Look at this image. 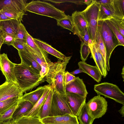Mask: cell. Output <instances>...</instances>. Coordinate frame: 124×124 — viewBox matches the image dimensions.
Wrapping results in <instances>:
<instances>
[{"mask_svg": "<svg viewBox=\"0 0 124 124\" xmlns=\"http://www.w3.org/2000/svg\"><path fill=\"white\" fill-rule=\"evenodd\" d=\"M78 65L84 73L90 76L97 82L99 83L101 81L102 76L99 70L96 66L91 65L82 61L79 62Z\"/></svg>", "mask_w": 124, "mask_h": 124, "instance_id": "16", "label": "cell"}, {"mask_svg": "<svg viewBox=\"0 0 124 124\" xmlns=\"http://www.w3.org/2000/svg\"><path fill=\"white\" fill-rule=\"evenodd\" d=\"M20 22L13 19L1 21L0 22V28L3 32L15 37Z\"/></svg>", "mask_w": 124, "mask_h": 124, "instance_id": "21", "label": "cell"}, {"mask_svg": "<svg viewBox=\"0 0 124 124\" xmlns=\"http://www.w3.org/2000/svg\"><path fill=\"white\" fill-rule=\"evenodd\" d=\"M100 4L96 0H93L90 5L81 11L86 22L90 38L93 42H95L96 39Z\"/></svg>", "mask_w": 124, "mask_h": 124, "instance_id": "4", "label": "cell"}, {"mask_svg": "<svg viewBox=\"0 0 124 124\" xmlns=\"http://www.w3.org/2000/svg\"><path fill=\"white\" fill-rule=\"evenodd\" d=\"M97 27L104 44L107 55L110 59L115 48L121 46L116 37L104 21H98Z\"/></svg>", "mask_w": 124, "mask_h": 124, "instance_id": "5", "label": "cell"}, {"mask_svg": "<svg viewBox=\"0 0 124 124\" xmlns=\"http://www.w3.org/2000/svg\"><path fill=\"white\" fill-rule=\"evenodd\" d=\"M80 53L82 61L85 62L91 53V51L88 45L82 41H81Z\"/></svg>", "mask_w": 124, "mask_h": 124, "instance_id": "37", "label": "cell"}, {"mask_svg": "<svg viewBox=\"0 0 124 124\" xmlns=\"http://www.w3.org/2000/svg\"><path fill=\"white\" fill-rule=\"evenodd\" d=\"M0 124H13L10 121L5 122H0Z\"/></svg>", "mask_w": 124, "mask_h": 124, "instance_id": "51", "label": "cell"}, {"mask_svg": "<svg viewBox=\"0 0 124 124\" xmlns=\"http://www.w3.org/2000/svg\"><path fill=\"white\" fill-rule=\"evenodd\" d=\"M26 44V43L21 40L15 39L12 46L18 51H22L24 49Z\"/></svg>", "mask_w": 124, "mask_h": 124, "instance_id": "43", "label": "cell"}, {"mask_svg": "<svg viewBox=\"0 0 124 124\" xmlns=\"http://www.w3.org/2000/svg\"><path fill=\"white\" fill-rule=\"evenodd\" d=\"M3 32V44H5L8 46L12 45L13 42L15 39V37L11 35Z\"/></svg>", "mask_w": 124, "mask_h": 124, "instance_id": "42", "label": "cell"}, {"mask_svg": "<svg viewBox=\"0 0 124 124\" xmlns=\"http://www.w3.org/2000/svg\"><path fill=\"white\" fill-rule=\"evenodd\" d=\"M26 11L48 16L58 21L66 16L64 12L50 3L40 0H32L26 3Z\"/></svg>", "mask_w": 124, "mask_h": 124, "instance_id": "3", "label": "cell"}, {"mask_svg": "<svg viewBox=\"0 0 124 124\" xmlns=\"http://www.w3.org/2000/svg\"><path fill=\"white\" fill-rule=\"evenodd\" d=\"M23 93L17 83L6 81L0 85V102L16 97H22Z\"/></svg>", "mask_w": 124, "mask_h": 124, "instance_id": "9", "label": "cell"}, {"mask_svg": "<svg viewBox=\"0 0 124 124\" xmlns=\"http://www.w3.org/2000/svg\"><path fill=\"white\" fill-rule=\"evenodd\" d=\"M94 89L98 95H103L124 104V94L116 85L104 82L95 85Z\"/></svg>", "mask_w": 124, "mask_h": 124, "instance_id": "6", "label": "cell"}, {"mask_svg": "<svg viewBox=\"0 0 124 124\" xmlns=\"http://www.w3.org/2000/svg\"><path fill=\"white\" fill-rule=\"evenodd\" d=\"M86 109L89 115L94 119L101 117L107 112V102L100 95L94 96L86 103Z\"/></svg>", "mask_w": 124, "mask_h": 124, "instance_id": "8", "label": "cell"}, {"mask_svg": "<svg viewBox=\"0 0 124 124\" xmlns=\"http://www.w3.org/2000/svg\"><path fill=\"white\" fill-rule=\"evenodd\" d=\"M93 0H82V2L83 4L87 5L88 6L90 5L92 2Z\"/></svg>", "mask_w": 124, "mask_h": 124, "instance_id": "49", "label": "cell"}, {"mask_svg": "<svg viewBox=\"0 0 124 124\" xmlns=\"http://www.w3.org/2000/svg\"><path fill=\"white\" fill-rule=\"evenodd\" d=\"M53 93V91L51 87L47 98L41 109L39 117L40 119L49 116L51 110Z\"/></svg>", "mask_w": 124, "mask_h": 124, "instance_id": "28", "label": "cell"}, {"mask_svg": "<svg viewBox=\"0 0 124 124\" xmlns=\"http://www.w3.org/2000/svg\"><path fill=\"white\" fill-rule=\"evenodd\" d=\"M104 21L116 37L121 45L124 46V37L109 20H107Z\"/></svg>", "mask_w": 124, "mask_h": 124, "instance_id": "36", "label": "cell"}, {"mask_svg": "<svg viewBox=\"0 0 124 124\" xmlns=\"http://www.w3.org/2000/svg\"><path fill=\"white\" fill-rule=\"evenodd\" d=\"M2 44H0V49H1V47L2 46Z\"/></svg>", "mask_w": 124, "mask_h": 124, "instance_id": "53", "label": "cell"}, {"mask_svg": "<svg viewBox=\"0 0 124 124\" xmlns=\"http://www.w3.org/2000/svg\"><path fill=\"white\" fill-rule=\"evenodd\" d=\"M97 44L100 52L104 59L107 71L110 70L109 59L108 58L104 45L100 31L97 27L95 41Z\"/></svg>", "mask_w": 124, "mask_h": 124, "instance_id": "25", "label": "cell"}, {"mask_svg": "<svg viewBox=\"0 0 124 124\" xmlns=\"http://www.w3.org/2000/svg\"><path fill=\"white\" fill-rule=\"evenodd\" d=\"M21 62L26 64L40 74L41 70L40 66L26 49L18 51Z\"/></svg>", "mask_w": 124, "mask_h": 124, "instance_id": "14", "label": "cell"}, {"mask_svg": "<svg viewBox=\"0 0 124 124\" xmlns=\"http://www.w3.org/2000/svg\"><path fill=\"white\" fill-rule=\"evenodd\" d=\"M26 41L27 45L32 49L41 58L48 62L51 61L48 57V53L40 48L34 41L33 38L28 33H26Z\"/></svg>", "mask_w": 124, "mask_h": 124, "instance_id": "22", "label": "cell"}, {"mask_svg": "<svg viewBox=\"0 0 124 124\" xmlns=\"http://www.w3.org/2000/svg\"><path fill=\"white\" fill-rule=\"evenodd\" d=\"M44 124H79L77 117L69 114L40 119Z\"/></svg>", "mask_w": 124, "mask_h": 124, "instance_id": "12", "label": "cell"}, {"mask_svg": "<svg viewBox=\"0 0 124 124\" xmlns=\"http://www.w3.org/2000/svg\"><path fill=\"white\" fill-rule=\"evenodd\" d=\"M66 92L73 93L86 97L88 94L86 86L83 79L76 77L74 80L66 86Z\"/></svg>", "mask_w": 124, "mask_h": 124, "instance_id": "13", "label": "cell"}, {"mask_svg": "<svg viewBox=\"0 0 124 124\" xmlns=\"http://www.w3.org/2000/svg\"><path fill=\"white\" fill-rule=\"evenodd\" d=\"M26 0H0V10L4 7H8L25 13Z\"/></svg>", "mask_w": 124, "mask_h": 124, "instance_id": "19", "label": "cell"}, {"mask_svg": "<svg viewBox=\"0 0 124 124\" xmlns=\"http://www.w3.org/2000/svg\"><path fill=\"white\" fill-rule=\"evenodd\" d=\"M19 101L3 113L0 114V122H5L11 120L13 113L17 108Z\"/></svg>", "mask_w": 124, "mask_h": 124, "instance_id": "35", "label": "cell"}, {"mask_svg": "<svg viewBox=\"0 0 124 124\" xmlns=\"http://www.w3.org/2000/svg\"><path fill=\"white\" fill-rule=\"evenodd\" d=\"M78 36L81 41H82L88 45L89 40L90 39L87 27Z\"/></svg>", "mask_w": 124, "mask_h": 124, "instance_id": "41", "label": "cell"}, {"mask_svg": "<svg viewBox=\"0 0 124 124\" xmlns=\"http://www.w3.org/2000/svg\"><path fill=\"white\" fill-rule=\"evenodd\" d=\"M15 63L8 59L7 54L5 53L0 55V70L4 76L6 81L17 83L14 73Z\"/></svg>", "mask_w": 124, "mask_h": 124, "instance_id": "10", "label": "cell"}, {"mask_svg": "<svg viewBox=\"0 0 124 124\" xmlns=\"http://www.w3.org/2000/svg\"><path fill=\"white\" fill-rule=\"evenodd\" d=\"M66 114L75 116L68 105L66 94L60 93L53 91L49 116H61Z\"/></svg>", "mask_w": 124, "mask_h": 124, "instance_id": "7", "label": "cell"}, {"mask_svg": "<svg viewBox=\"0 0 124 124\" xmlns=\"http://www.w3.org/2000/svg\"><path fill=\"white\" fill-rule=\"evenodd\" d=\"M11 19L3 14L0 11V22Z\"/></svg>", "mask_w": 124, "mask_h": 124, "instance_id": "46", "label": "cell"}, {"mask_svg": "<svg viewBox=\"0 0 124 124\" xmlns=\"http://www.w3.org/2000/svg\"><path fill=\"white\" fill-rule=\"evenodd\" d=\"M114 12L113 2L111 5H104L100 4L98 21L105 20L113 17Z\"/></svg>", "mask_w": 124, "mask_h": 124, "instance_id": "26", "label": "cell"}, {"mask_svg": "<svg viewBox=\"0 0 124 124\" xmlns=\"http://www.w3.org/2000/svg\"><path fill=\"white\" fill-rule=\"evenodd\" d=\"M25 27L21 23H20L18 29L15 35V38L26 43V36L27 32Z\"/></svg>", "mask_w": 124, "mask_h": 124, "instance_id": "38", "label": "cell"}, {"mask_svg": "<svg viewBox=\"0 0 124 124\" xmlns=\"http://www.w3.org/2000/svg\"><path fill=\"white\" fill-rule=\"evenodd\" d=\"M57 25L62 28L68 30L75 34L71 16L66 15L64 18L57 21Z\"/></svg>", "mask_w": 124, "mask_h": 124, "instance_id": "32", "label": "cell"}, {"mask_svg": "<svg viewBox=\"0 0 124 124\" xmlns=\"http://www.w3.org/2000/svg\"><path fill=\"white\" fill-rule=\"evenodd\" d=\"M121 75H122V77L123 79V81H124V66H123V68L122 69V72L121 73Z\"/></svg>", "mask_w": 124, "mask_h": 124, "instance_id": "52", "label": "cell"}, {"mask_svg": "<svg viewBox=\"0 0 124 124\" xmlns=\"http://www.w3.org/2000/svg\"><path fill=\"white\" fill-rule=\"evenodd\" d=\"M88 45L91 51V57L94 60L96 64V66L99 68L102 76L103 77L104 73L103 70L99 60L94 42H93L92 39H90L89 40Z\"/></svg>", "mask_w": 124, "mask_h": 124, "instance_id": "34", "label": "cell"}, {"mask_svg": "<svg viewBox=\"0 0 124 124\" xmlns=\"http://www.w3.org/2000/svg\"><path fill=\"white\" fill-rule=\"evenodd\" d=\"M73 20L75 34L78 36L87 27L86 20L81 11H75L71 16Z\"/></svg>", "mask_w": 124, "mask_h": 124, "instance_id": "15", "label": "cell"}, {"mask_svg": "<svg viewBox=\"0 0 124 124\" xmlns=\"http://www.w3.org/2000/svg\"><path fill=\"white\" fill-rule=\"evenodd\" d=\"M65 77L66 85L70 82L74 80L76 77L70 74V72L68 71H66Z\"/></svg>", "mask_w": 124, "mask_h": 124, "instance_id": "44", "label": "cell"}, {"mask_svg": "<svg viewBox=\"0 0 124 124\" xmlns=\"http://www.w3.org/2000/svg\"><path fill=\"white\" fill-rule=\"evenodd\" d=\"M51 88V85L49 84L41 97L31 109L27 113L23 115L35 117L39 118L41 109L47 98Z\"/></svg>", "mask_w": 124, "mask_h": 124, "instance_id": "18", "label": "cell"}, {"mask_svg": "<svg viewBox=\"0 0 124 124\" xmlns=\"http://www.w3.org/2000/svg\"><path fill=\"white\" fill-rule=\"evenodd\" d=\"M3 32L0 28V44H3Z\"/></svg>", "mask_w": 124, "mask_h": 124, "instance_id": "48", "label": "cell"}, {"mask_svg": "<svg viewBox=\"0 0 124 124\" xmlns=\"http://www.w3.org/2000/svg\"><path fill=\"white\" fill-rule=\"evenodd\" d=\"M14 73L16 83L23 93L31 90L44 82L45 78L26 64H15Z\"/></svg>", "mask_w": 124, "mask_h": 124, "instance_id": "2", "label": "cell"}, {"mask_svg": "<svg viewBox=\"0 0 124 124\" xmlns=\"http://www.w3.org/2000/svg\"><path fill=\"white\" fill-rule=\"evenodd\" d=\"M13 124H44L37 117L21 115L10 121Z\"/></svg>", "mask_w": 124, "mask_h": 124, "instance_id": "27", "label": "cell"}, {"mask_svg": "<svg viewBox=\"0 0 124 124\" xmlns=\"http://www.w3.org/2000/svg\"><path fill=\"white\" fill-rule=\"evenodd\" d=\"M94 44L97 53L99 60L103 70L104 73L103 77L105 78L106 77L108 74L107 71V70L105 61L100 52L98 45L96 41L95 42Z\"/></svg>", "mask_w": 124, "mask_h": 124, "instance_id": "40", "label": "cell"}, {"mask_svg": "<svg viewBox=\"0 0 124 124\" xmlns=\"http://www.w3.org/2000/svg\"><path fill=\"white\" fill-rule=\"evenodd\" d=\"M118 112L122 115V116H124V104L123 105L122 107L118 111Z\"/></svg>", "mask_w": 124, "mask_h": 124, "instance_id": "50", "label": "cell"}, {"mask_svg": "<svg viewBox=\"0 0 124 124\" xmlns=\"http://www.w3.org/2000/svg\"><path fill=\"white\" fill-rule=\"evenodd\" d=\"M34 41L40 48L47 53H48L57 58L59 60L64 61L68 57L52 47L46 42L40 40L33 38Z\"/></svg>", "mask_w": 124, "mask_h": 124, "instance_id": "20", "label": "cell"}, {"mask_svg": "<svg viewBox=\"0 0 124 124\" xmlns=\"http://www.w3.org/2000/svg\"><path fill=\"white\" fill-rule=\"evenodd\" d=\"M107 20L111 23L124 37V19H120L112 17Z\"/></svg>", "mask_w": 124, "mask_h": 124, "instance_id": "39", "label": "cell"}, {"mask_svg": "<svg viewBox=\"0 0 124 124\" xmlns=\"http://www.w3.org/2000/svg\"><path fill=\"white\" fill-rule=\"evenodd\" d=\"M48 85L39 87L36 90L30 92L25 93L20 101H29L34 106L41 97Z\"/></svg>", "mask_w": 124, "mask_h": 124, "instance_id": "17", "label": "cell"}, {"mask_svg": "<svg viewBox=\"0 0 124 124\" xmlns=\"http://www.w3.org/2000/svg\"><path fill=\"white\" fill-rule=\"evenodd\" d=\"M86 102L83 106L77 117L79 121V124H92L94 120L90 116L88 113Z\"/></svg>", "mask_w": 124, "mask_h": 124, "instance_id": "31", "label": "cell"}, {"mask_svg": "<svg viewBox=\"0 0 124 124\" xmlns=\"http://www.w3.org/2000/svg\"><path fill=\"white\" fill-rule=\"evenodd\" d=\"M66 95L69 107L73 114L78 117L83 106L86 102V97L69 92H66Z\"/></svg>", "mask_w": 124, "mask_h": 124, "instance_id": "11", "label": "cell"}, {"mask_svg": "<svg viewBox=\"0 0 124 124\" xmlns=\"http://www.w3.org/2000/svg\"><path fill=\"white\" fill-rule=\"evenodd\" d=\"M25 49L28 51L31 55L40 66L41 70L40 73V74L41 78H45L48 69V62L44 59L41 58L35 52L26 44L25 45Z\"/></svg>", "mask_w": 124, "mask_h": 124, "instance_id": "23", "label": "cell"}, {"mask_svg": "<svg viewBox=\"0 0 124 124\" xmlns=\"http://www.w3.org/2000/svg\"><path fill=\"white\" fill-rule=\"evenodd\" d=\"M84 72L82 69L79 67L78 69L73 71L72 72H70L71 74L74 75L75 74H77L81 73Z\"/></svg>", "mask_w": 124, "mask_h": 124, "instance_id": "47", "label": "cell"}, {"mask_svg": "<svg viewBox=\"0 0 124 124\" xmlns=\"http://www.w3.org/2000/svg\"><path fill=\"white\" fill-rule=\"evenodd\" d=\"M20 101L17 108L13 113L11 120L15 119L20 116L26 114L30 111L33 106L29 101Z\"/></svg>", "mask_w": 124, "mask_h": 124, "instance_id": "24", "label": "cell"}, {"mask_svg": "<svg viewBox=\"0 0 124 124\" xmlns=\"http://www.w3.org/2000/svg\"><path fill=\"white\" fill-rule=\"evenodd\" d=\"M113 6L114 10V18L124 19V0H113Z\"/></svg>", "mask_w": 124, "mask_h": 124, "instance_id": "30", "label": "cell"}, {"mask_svg": "<svg viewBox=\"0 0 124 124\" xmlns=\"http://www.w3.org/2000/svg\"><path fill=\"white\" fill-rule=\"evenodd\" d=\"M98 3L104 5H109L112 4L113 0H96Z\"/></svg>", "mask_w": 124, "mask_h": 124, "instance_id": "45", "label": "cell"}, {"mask_svg": "<svg viewBox=\"0 0 124 124\" xmlns=\"http://www.w3.org/2000/svg\"><path fill=\"white\" fill-rule=\"evenodd\" d=\"M0 11L7 17L20 22L23 21V16L25 15V13L8 7H4Z\"/></svg>", "mask_w": 124, "mask_h": 124, "instance_id": "29", "label": "cell"}, {"mask_svg": "<svg viewBox=\"0 0 124 124\" xmlns=\"http://www.w3.org/2000/svg\"><path fill=\"white\" fill-rule=\"evenodd\" d=\"M22 97H16L0 102V114H3L18 102Z\"/></svg>", "mask_w": 124, "mask_h": 124, "instance_id": "33", "label": "cell"}, {"mask_svg": "<svg viewBox=\"0 0 124 124\" xmlns=\"http://www.w3.org/2000/svg\"><path fill=\"white\" fill-rule=\"evenodd\" d=\"M72 56L68 57L65 60L48 63V69L45 77V81L51 85L53 90L65 94V70Z\"/></svg>", "mask_w": 124, "mask_h": 124, "instance_id": "1", "label": "cell"}]
</instances>
